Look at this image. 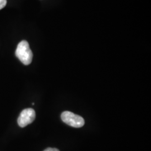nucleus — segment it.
<instances>
[{"label": "nucleus", "instance_id": "f257e3e1", "mask_svg": "<svg viewBox=\"0 0 151 151\" xmlns=\"http://www.w3.org/2000/svg\"><path fill=\"white\" fill-rule=\"evenodd\" d=\"M15 55L16 57L24 65H30L32 62V51L27 41L22 40L17 45Z\"/></svg>", "mask_w": 151, "mask_h": 151}, {"label": "nucleus", "instance_id": "f03ea898", "mask_svg": "<svg viewBox=\"0 0 151 151\" xmlns=\"http://www.w3.org/2000/svg\"><path fill=\"white\" fill-rule=\"evenodd\" d=\"M61 119L65 123L74 128H81L85 124V120L81 116L68 111L62 113Z\"/></svg>", "mask_w": 151, "mask_h": 151}, {"label": "nucleus", "instance_id": "7ed1b4c3", "mask_svg": "<svg viewBox=\"0 0 151 151\" xmlns=\"http://www.w3.org/2000/svg\"><path fill=\"white\" fill-rule=\"evenodd\" d=\"M36 114L35 110L32 108H27L23 110L17 119L19 125L24 128L31 124L35 119Z\"/></svg>", "mask_w": 151, "mask_h": 151}, {"label": "nucleus", "instance_id": "20e7f679", "mask_svg": "<svg viewBox=\"0 0 151 151\" xmlns=\"http://www.w3.org/2000/svg\"><path fill=\"white\" fill-rule=\"evenodd\" d=\"M7 4V0H0V10L5 7Z\"/></svg>", "mask_w": 151, "mask_h": 151}, {"label": "nucleus", "instance_id": "39448f33", "mask_svg": "<svg viewBox=\"0 0 151 151\" xmlns=\"http://www.w3.org/2000/svg\"><path fill=\"white\" fill-rule=\"evenodd\" d=\"M44 151H60L57 148H48L45 149Z\"/></svg>", "mask_w": 151, "mask_h": 151}]
</instances>
